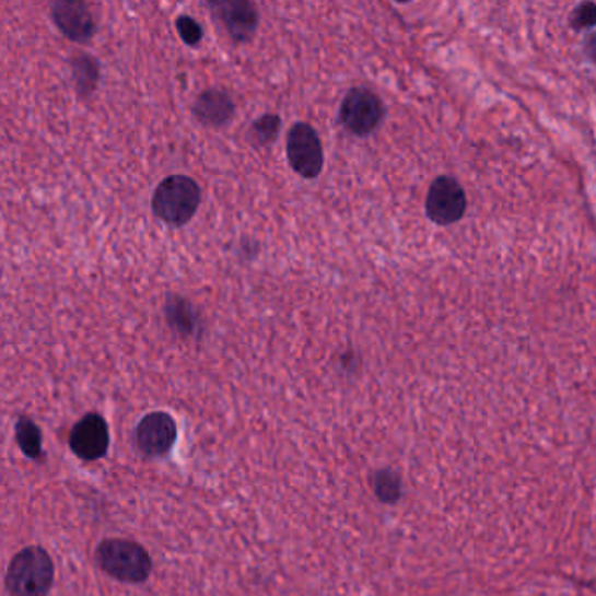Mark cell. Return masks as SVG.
Returning a JSON list of instances; mask_svg holds the SVG:
<instances>
[{"label": "cell", "mask_w": 596, "mask_h": 596, "mask_svg": "<svg viewBox=\"0 0 596 596\" xmlns=\"http://www.w3.org/2000/svg\"><path fill=\"white\" fill-rule=\"evenodd\" d=\"M201 189L197 180L186 175H171L160 183L151 200V209L168 226L188 224L200 209Z\"/></svg>", "instance_id": "cell-1"}, {"label": "cell", "mask_w": 596, "mask_h": 596, "mask_svg": "<svg viewBox=\"0 0 596 596\" xmlns=\"http://www.w3.org/2000/svg\"><path fill=\"white\" fill-rule=\"evenodd\" d=\"M55 581V565L39 546H31L9 563L5 588L11 596H48Z\"/></svg>", "instance_id": "cell-2"}, {"label": "cell", "mask_w": 596, "mask_h": 596, "mask_svg": "<svg viewBox=\"0 0 596 596\" xmlns=\"http://www.w3.org/2000/svg\"><path fill=\"white\" fill-rule=\"evenodd\" d=\"M96 562L105 574L125 583H144L153 571V560L133 540H104L96 548Z\"/></svg>", "instance_id": "cell-3"}, {"label": "cell", "mask_w": 596, "mask_h": 596, "mask_svg": "<svg viewBox=\"0 0 596 596\" xmlns=\"http://www.w3.org/2000/svg\"><path fill=\"white\" fill-rule=\"evenodd\" d=\"M385 104L370 87L355 86L340 105V122L355 137H367L378 130L385 118Z\"/></svg>", "instance_id": "cell-4"}, {"label": "cell", "mask_w": 596, "mask_h": 596, "mask_svg": "<svg viewBox=\"0 0 596 596\" xmlns=\"http://www.w3.org/2000/svg\"><path fill=\"white\" fill-rule=\"evenodd\" d=\"M288 160L292 171L303 179H317L323 174V142L317 130L308 122H296L289 130Z\"/></svg>", "instance_id": "cell-5"}, {"label": "cell", "mask_w": 596, "mask_h": 596, "mask_svg": "<svg viewBox=\"0 0 596 596\" xmlns=\"http://www.w3.org/2000/svg\"><path fill=\"white\" fill-rule=\"evenodd\" d=\"M137 446L148 457H163L177 440V423L165 411H154L140 420L136 432Z\"/></svg>", "instance_id": "cell-6"}, {"label": "cell", "mask_w": 596, "mask_h": 596, "mask_svg": "<svg viewBox=\"0 0 596 596\" xmlns=\"http://www.w3.org/2000/svg\"><path fill=\"white\" fill-rule=\"evenodd\" d=\"M109 426L101 414L87 413L75 423L70 432L72 452L83 460L92 461L104 457L109 449Z\"/></svg>", "instance_id": "cell-7"}, {"label": "cell", "mask_w": 596, "mask_h": 596, "mask_svg": "<svg viewBox=\"0 0 596 596\" xmlns=\"http://www.w3.org/2000/svg\"><path fill=\"white\" fill-rule=\"evenodd\" d=\"M209 8L235 43H248L253 39L259 23V13L253 2H212Z\"/></svg>", "instance_id": "cell-8"}, {"label": "cell", "mask_w": 596, "mask_h": 596, "mask_svg": "<svg viewBox=\"0 0 596 596\" xmlns=\"http://www.w3.org/2000/svg\"><path fill=\"white\" fill-rule=\"evenodd\" d=\"M51 16L58 31L74 43H86L96 32L95 17L83 2H57Z\"/></svg>", "instance_id": "cell-9"}, {"label": "cell", "mask_w": 596, "mask_h": 596, "mask_svg": "<svg viewBox=\"0 0 596 596\" xmlns=\"http://www.w3.org/2000/svg\"><path fill=\"white\" fill-rule=\"evenodd\" d=\"M192 113L207 127H224L235 116V102L221 90H204L198 95Z\"/></svg>", "instance_id": "cell-10"}, {"label": "cell", "mask_w": 596, "mask_h": 596, "mask_svg": "<svg viewBox=\"0 0 596 596\" xmlns=\"http://www.w3.org/2000/svg\"><path fill=\"white\" fill-rule=\"evenodd\" d=\"M166 324L177 335L191 336L197 331L198 317L189 301L180 296H171L165 303Z\"/></svg>", "instance_id": "cell-11"}, {"label": "cell", "mask_w": 596, "mask_h": 596, "mask_svg": "<svg viewBox=\"0 0 596 596\" xmlns=\"http://www.w3.org/2000/svg\"><path fill=\"white\" fill-rule=\"evenodd\" d=\"M70 67H72V78H74L79 95L87 96L95 92L98 79H101V69H98L95 58L90 55H75L70 61Z\"/></svg>", "instance_id": "cell-12"}, {"label": "cell", "mask_w": 596, "mask_h": 596, "mask_svg": "<svg viewBox=\"0 0 596 596\" xmlns=\"http://www.w3.org/2000/svg\"><path fill=\"white\" fill-rule=\"evenodd\" d=\"M282 119L277 114H265L261 118L254 121L248 128V140L256 148H266L273 144L280 133Z\"/></svg>", "instance_id": "cell-13"}, {"label": "cell", "mask_w": 596, "mask_h": 596, "mask_svg": "<svg viewBox=\"0 0 596 596\" xmlns=\"http://www.w3.org/2000/svg\"><path fill=\"white\" fill-rule=\"evenodd\" d=\"M16 441L26 457L39 458L43 452V434L39 426L28 418H20L16 423Z\"/></svg>", "instance_id": "cell-14"}, {"label": "cell", "mask_w": 596, "mask_h": 596, "mask_svg": "<svg viewBox=\"0 0 596 596\" xmlns=\"http://www.w3.org/2000/svg\"><path fill=\"white\" fill-rule=\"evenodd\" d=\"M375 487L376 495L379 496V501L384 502H394L397 496H399V479L390 470H382L378 475L375 476Z\"/></svg>", "instance_id": "cell-15"}, {"label": "cell", "mask_w": 596, "mask_h": 596, "mask_svg": "<svg viewBox=\"0 0 596 596\" xmlns=\"http://www.w3.org/2000/svg\"><path fill=\"white\" fill-rule=\"evenodd\" d=\"M175 28H177L180 39L188 46H198L203 39V28L200 23L188 14H183L175 20Z\"/></svg>", "instance_id": "cell-16"}]
</instances>
